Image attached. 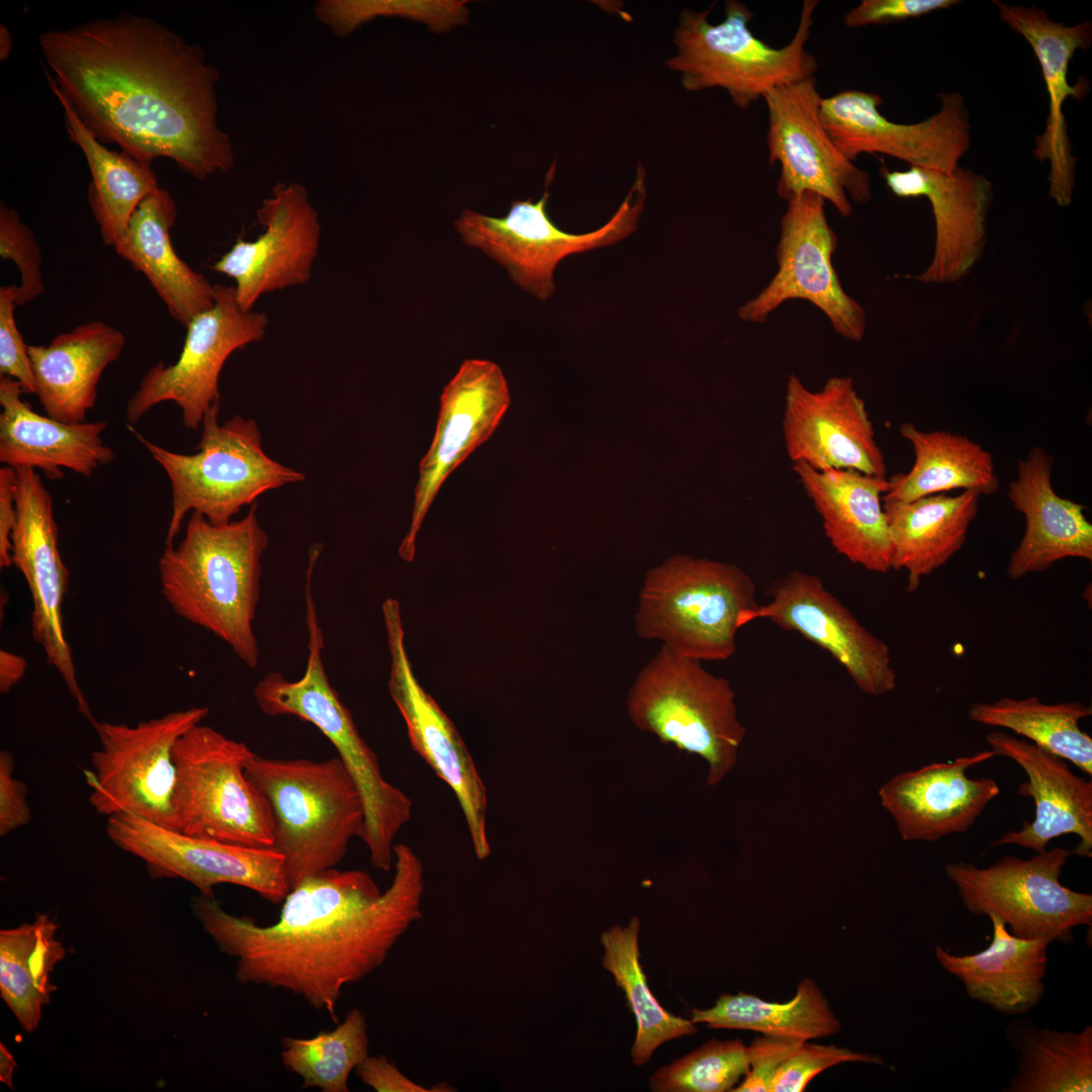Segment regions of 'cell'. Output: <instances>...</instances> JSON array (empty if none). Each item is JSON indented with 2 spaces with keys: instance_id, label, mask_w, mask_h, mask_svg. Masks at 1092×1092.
Here are the masks:
<instances>
[{
  "instance_id": "obj_47",
  "label": "cell",
  "mask_w": 1092,
  "mask_h": 1092,
  "mask_svg": "<svg viewBox=\"0 0 1092 1092\" xmlns=\"http://www.w3.org/2000/svg\"><path fill=\"white\" fill-rule=\"evenodd\" d=\"M851 1062L883 1065V1060L876 1055L803 1041L778 1071L770 1092L804 1091L809 1082L826 1069Z\"/></svg>"
},
{
  "instance_id": "obj_52",
  "label": "cell",
  "mask_w": 1092,
  "mask_h": 1092,
  "mask_svg": "<svg viewBox=\"0 0 1092 1092\" xmlns=\"http://www.w3.org/2000/svg\"><path fill=\"white\" fill-rule=\"evenodd\" d=\"M355 1070L361 1082L377 1092H442L438 1089L442 1083L434 1089L426 1088L406 1077L384 1055H369Z\"/></svg>"
},
{
  "instance_id": "obj_23",
  "label": "cell",
  "mask_w": 1092,
  "mask_h": 1092,
  "mask_svg": "<svg viewBox=\"0 0 1092 1092\" xmlns=\"http://www.w3.org/2000/svg\"><path fill=\"white\" fill-rule=\"evenodd\" d=\"M511 396L502 369L487 360H465L444 387L429 450L420 463L410 529L398 554L414 560L422 523L448 475L495 431Z\"/></svg>"
},
{
  "instance_id": "obj_42",
  "label": "cell",
  "mask_w": 1092,
  "mask_h": 1092,
  "mask_svg": "<svg viewBox=\"0 0 1092 1092\" xmlns=\"http://www.w3.org/2000/svg\"><path fill=\"white\" fill-rule=\"evenodd\" d=\"M639 929L640 921L633 917L625 927L613 926L601 936L605 950L603 967L623 990L636 1018L637 1031L631 1050L636 1066L647 1063L663 1042L698 1031L695 1023L666 1011L652 995L640 965Z\"/></svg>"
},
{
  "instance_id": "obj_18",
  "label": "cell",
  "mask_w": 1092,
  "mask_h": 1092,
  "mask_svg": "<svg viewBox=\"0 0 1092 1092\" xmlns=\"http://www.w3.org/2000/svg\"><path fill=\"white\" fill-rule=\"evenodd\" d=\"M940 108L914 123L891 121L880 112L883 98L861 90L822 97L820 120L840 153L854 162L883 154L940 172H951L971 145L970 112L959 92L939 93Z\"/></svg>"
},
{
  "instance_id": "obj_46",
  "label": "cell",
  "mask_w": 1092,
  "mask_h": 1092,
  "mask_svg": "<svg viewBox=\"0 0 1092 1092\" xmlns=\"http://www.w3.org/2000/svg\"><path fill=\"white\" fill-rule=\"evenodd\" d=\"M0 256L2 260H12L20 272L16 306L30 302L44 292L37 240L18 211L3 201L0 203Z\"/></svg>"
},
{
  "instance_id": "obj_43",
  "label": "cell",
  "mask_w": 1092,
  "mask_h": 1092,
  "mask_svg": "<svg viewBox=\"0 0 1092 1092\" xmlns=\"http://www.w3.org/2000/svg\"><path fill=\"white\" fill-rule=\"evenodd\" d=\"M281 1043L282 1063L300 1077L302 1088L348 1092L350 1073L369 1056L366 1015L352 1009L333 1030L309 1038L283 1037Z\"/></svg>"
},
{
  "instance_id": "obj_29",
  "label": "cell",
  "mask_w": 1092,
  "mask_h": 1092,
  "mask_svg": "<svg viewBox=\"0 0 1092 1092\" xmlns=\"http://www.w3.org/2000/svg\"><path fill=\"white\" fill-rule=\"evenodd\" d=\"M1054 458L1033 447L1017 466L1008 497L1025 518V531L1012 552L1007 575L1012 579L1050 569L1066 558L1092 560V525L1085 507L1060 496L1052 485Z\"/></svg>"
},
{
  "instance_id": "obj_54",
  "label": "cell",
  "mask_w": 1092,
  "mask_h": 1092,
  "mask_svg": "<svg viewBox=\"0 0 1092 1092\" xmlns=\"http://www.w3.org/2000/svg\"><path fill=\"white\" fill-rule=\"evenodd\" d=\"M26 660L6 650L0 651V692L6 694L18 684L25 674Z\"/></svg>"
},
{
  "instance_id": "obj_25",
  "label": "cell",
  "mask_w": 1092,
  "mask_h": 1092,
  "mask_svg": "<svg viewBox=\"0 0 1092 1092\" xmlns=\"http://www.w3.org/2000/svg\"><path fill=\"white\" fill-rule=\"evenodd\" d=\"M881 175L898 197H926L935 223L932 261L915 279L924 283H954L967 276L981 259L986 246L987 216L993 186L984 175L960 165L951 172L910 166Z\"/></svg>"
},
{
  "instance_id": "obj_56",
  "label": "cell",
  "mask_w": 1092,
  "mask_h": 1092,
  "mask_svg": "<svg viewBox=\"0 0 1092 1092\" xmlns=\"http://www.w3.org/2000/svg\"><path fill=\"white\" fill-rule=\"evenodd\" d=\"M13 48V40L8 27L4 24L0 25V62H4L8 59Z\"/></svg>"
},
{
  "instance_id": "obj_38",
  "label": "cell",
  "mask_w": 1092,
  "mask_h": 1092,
  "mask_svg": "<svg viewBox=\"0 0 1092 1092\" xmlns=\"http://www.w3.org/2000/svg\"><path fill=\"white\" fill-rule=\"evenodd\" d=\"M1017 1054L1005 1092H1091L1092 1026L1078 1031L1038 1027L1018 1017L1005 1029Z\"/></svg>"
},
{
  "instance_id": "obj_40",
  "label": "cell",
  "mask_w": 1092,
  "mask_h": 1092,
  "mask_svg": "<svg viewBox=\"0 0 1092 1092\" xmlns=\"http://www.w3.org/2000/svg\"><path fill=\"white\" fill-rule=\"evenodd\" d=\"M690 1020L706 1023L711 1028L752 1030L802 1041L840 1030V1022L826 997L810 978L798 984L796 995L789 1002H766L741 992L725 994L711 1008L693 1009Z\"/></svg>"
},
{
  "instance_id": "obj_2",
  "label": "cell",
  "mask_w": 1092,
  "mask_h": 1092,
  "mask_svg": "<svg viewBox=\"0 0 1092 1092\" xmlns=\"http://www.w3.org/2000/svg\"><path fill=\"white\" fill-rule=\"evenodd\" d=\"M392 868L383 892L362 870L334 868L305 878L270 925L225 911L214 897L199 895L192 909L218 949L235 959L240 984L283 989L338 1022L344 987L378 969L422 917V860L398 843Z\"/></svg>"
},
{
  "instance_id": "obj_39",
  "label": "cell",
  "mask_w": 1092,
  "mask_h": 1092,
  "mask_svg": "<svg viewBox=\"0 0 1092 1092\" xmlns=\"http://www.w3.org/2000/svg\"><path fill=\"white\" fill-rule=\"evenodd\" d=\"M58 923L37 913L29 923L0 931V995L25 1032L41 1019L57 987L52 973L66 956Z\"/></svg>"
},
{
  "instance_id": "obj_33",
  "label": "cell",
  "mask_w": 1092,
  "mask_h": 1092,
  "mask_svg": "<svg viewBox=\"0 0 1092 1092\" xmlns=\"http://www.w3.org/2000/svg\"><path fill=\"white\" fill-rule=\"evenodd\" d=\"M988 917L992 922V940L986 948L957 956L936 945L935 959L943 970L961 981L972 1000L1005 1015L1021 1016L1033 1009L1045 992L1051 943L1015 936L1001 918Z\"/></svg>"
},
{
  "instance_id": "obj_36",
  "label": "cell",
  "mask_w": 1092,
  "mask_h": 1092,
  "mask_svg": "<svg viewBox=\"0 0 1092 1092\" xmlns=\"http://www.w3.org/2000/svg\"><path fill=\"white\" fill-rule=\"evenodd\" d=\"M899 432L912 446L914 463L907 473L890 478L882 499L911 502L952 489L990 495L999 487L992 454L969 437L934 430L924 432L903 423Z\"/></svg>"
},
{
  "instance_id": "obj_11",
  "label": "cell",
  "mask_w": 1092,
  "mask_h": 1092,
  "mask_svg": "<svg viewBox=\"0 0 1092 1092\" xmlns=\"http://www.w3.org/2000/svg\"><path fill=\"white\" fill-rule=\"evenodd\" d=\"M554 173L555 162L547 172L545 191L537 202L531 198L514 200L503 217L464 209L455 221L467 245L497 261L516 284L541 299L554 292V270L563 258L616 244L631 235L637 229L647 194L646 171L639 163L632 187L610 220L596 231L570 234L557 228L546 211Z\"/></svg>"
},
{
  "instance_id": "obj_13",
  "label": "cell",
  "mask_w": 1092,
  "mask_h": 1092,
  "mask_svg": "<svg viewBox=\"0 0 1092 1092\" xmlns=\"http://www.w3.org/2000/svg\"><path fill=\"white\" fill-rule=\"evenodd\" d=\"M208 713L207 707H192L134 726L94 719L100 747L91 753L92 769L85 771L94 810L107 817L135 815L174 829V746Z\"/></svg>"
},
{
  "instance_id": "obj_19",
  "label": "cell",
  "mask_w": 1092,
  "mask_h": 1092,
  "mask_svg": "<svg viewBox=\"0 0 1092 1092\" xmlns=\"http://www.w3.org/2000/svg\"><path fill=\"white\" fill-rule=\"evenodd\" d=\"M390 653L388 691L402 716L413 749L453 791L478 860L490 852L487 793L475 762L453 722L416 678L404 647L399 603L381 606Z\"/></svg>"
},
{
  "instance_id": "obj_6",
  "label": "cell",
  "mask_w": 1092,
  "mask_h": 1092,
  "mask_svg": "<svg viewBox=\"0 0 1092 1092\" xmlns=\"http://www.w3.org/2000/svg\"><path fill=\"white\" fill-rule=\"evenodd\" d=\"M219 407L216 403L205 414L201 439L192 454L165 449L127 425L171 483L172 513L165 545L174 544L189 512L213 525H224L263 493L305 479L303 473L265 453L253 419L235 416L219 424Z\"/></svg>"
},
{
  "instance_id": "obj_30",
  "label": "cell",
  "mask_w": 1092,
  "mask_h": 1092,
  "mask_svg": "<svg viewBox=\"0 0 1092 1092\" xmlns=\"http://www.w3.org/2000/svg\"><path fill=\"white\" fill-rule=\"evenodd\" d=\"M793 469L835 551L869 571L888 573L892 545L882 500L889 489L887 476L815 469L803 462L794 463Z\"/></svg>"
},
{
  "instance_id": "obj_51",
  "label": "cell",
  "mask_w": 1092,
  "mask_h": 1092,
  "mask_svg": "<svg viewBox=\"0 0 1092 1092\" xmlns=\"http://www.w3.org/2000/svg\"><path fill=\"white\" fill-rule=\"evenodd\" d=\"M26 785L14 777L13 754L0 752V835L25 826L31 820Z\"/></svg>"
},
{
  "instance_id": "obj_34",
  "label": "cell",
  "mask_w": 1092,
  "mask_h": 1092,
  "mask_svg": "<svg viewBox=\"0 0 1092 1092\" xmlns=\"http://www.w3.org/2000/svg\"><path fill=\"white\" fill-rule=\"evenodd\" d=\"M177 214L171 194L157 189L138 206L114 249L147 277L171 316L186 328L195 315L213 305L214 285L176 254L170 231Z\"/></svg>"
},
{
  "instance_id": "obj_1",
  "label": "cell",
  "mask_w": 1092,
  "mask_h": 1092,
  "mask_svg": "<svg viewBox=\"0 0 1092 1092\" xmlns=\"http://www.w3.org/2000/svg\"><path fill=\"white\" fill-rule=\"evenodd\" d=\"M38 42L52 92L102 144L149 165L170 159L198 180L234 168L220 75L199 46L128 12L47 30Z\"/></svg>"
},
{
  "instance_id": "obj_8",
  "label": "cell",
  "mask_w": 1092,
  "mask_h": 1092,
  "mask_svg": "<svg viewBox=\"0 0 1092 1092\" xmlns=\"http://www.w3.org/2000/svg\"><path fill=\"white\" fill-rule=\"evenodd\" d=\"M627 713L638 729L705 760L710 787L737 763L746 729L735 693L728 679L710 673L699 660L662 645L632 684Z\"/></svg>"
},
{
  "instance_id": "obj_26",
  "label": "cell",
  "mask_w": 1092,
  "mask_h": 1092,
  "mask_svg": "<svg viewBox=\"0 0 1092 1092\" xmlns=\"http://www.w3.org/2000/svg\"><path fill=\"white\" fill-rule=\"evenodd\" d=\"M994 3L1001 20L1028 42L1040 66L1049 96V113L1044 130L1035 138L1033 155L1039 162L1050 163V196L1059 206L1066 207L1073 199L1076 158L1063 106L1068 97L1082 100L1089 92L1088 80L1081 77L1071 85L1068 71L1075 53L1091 46L1092 23L1086 20L1065 25L1036 6Z\"/></svg>"
},
{
  "instance_id": "obj_50",
  "label": "cell",
  "mask_w": 1092,
  "mask_h": 1092,
  "mask_svg": "<svg viewBox=\"0 0 1092 1092\" xmlns=\"http://www.w3.org/2000/svg\"><path fill=\"white\" fill-rule=\"evenodd\" d=\"M958 0H862L847 11L843 23L849 28L889 24L948 9Z\"/></svg>"
},
{
  "instance_id": "obj_41",
  "label": "cell",
  "mask_w": 1092,
  "mask_h": 1092,
  "mask_svg": "<svg viewBox=\"0 0 1092 1092\" xmlns=\"http://www.w3.org/2000/svg\"><path fill=\"white\" fill-rule=\"evenodd\" d=\"M968 715L976 723L1012 730L1092 776V738L1079 726L1092 715L1090 705L1003 697L993 703L973 704Z\"/></svg>"
},
{
  "instance_id": "obj_4",
  "label": "cell",
  "mask_w": 1092,
  "mask_h": 1092,
  "mask_svg": "<svg viewBox=\"0 0 1092 1092\" xmlns=\"http://www.w3.org/2000/svg\"><path fill=\"white\" fill-rule=\"evenodd\" d=\"M245 771L271 806L272 848L283 857L290 889L336 868L350 841L362 838L363 801L339 756L271 759L255 753Z\"/></svg>"
},
{
  "instance_id": "obj_10",
  "label": "cell",
  "mask_w": 1092,
  "mask_h": 1092,
  "mask_svg": "<svg viewBox=\"0 0 1092 1092\" xmlns=\"http://www.w3.org/2000/svg\"><path fill=\"white\" fill-rule=\"evenodd\" d=\"M255 752L244 742L202 725L175 743L174 830L220 842L272 848L274 816L267 798L248 779Z\"/></svg>"
},
{
  "instance_id": "obj_5",
  "label": "cell",
  "mask_w": 1092,
  "mask_h": 1092,
  "mask_svg": "<svg viewBox=\"0 0 1092 1092\" xmlns=\"http://www.w3.org/2000/svg\"><path fill=\"white\" fill-rule=\"evenodd\" d=\"M818 0H805L790 42L774 48L752 33L751 10L741 1L725 2L724 19L712 24L707 10L686 9L673 31L674 56L665 65L680 74L685 90L724 89L733 104L747 109L771 89L814 76L819 65L806 49Z\"/></svg>"
},
{
  "instance_id": "obj_31",
  "label": "cell",
  "mask_w": 1092,
  "mask_h": 1092,
  "mask_svg": "<svg viewBox=\"0 0 1092 1092\" xmlns=\"http://www.w3.org/2000/svg\"><path fill=\"white\" fill-rule=\"evenodd\" d=\"M20 383L0 376V462L14 469H39L50 480L63 469L91 477L111 463L114 451L102 434L107 422L69 424L35 413L21 398Z\"/></svg>"
},
{
  "instance_id": "obj_22",
  "label": "cell",
  "mask_w": 1092,
  "mask_h": 1092,
  "mask_svg": "<svg viewBox=\"0 0 1092 1092\" xmlns=\"http://www.w3.org/2000/svg\"><path fill=\"white\" fill-rule=\"evenodd\" d=\"M256 215L263 233L254 241L238 239L211 266L235 280L245 311L263 294L307 283L321 240L318 214L299 183H277Z\"/></svg>"
},
{
  "instance_id": "obj_44",
  "label": "cell",
  "mask_w": 1092,
  "mask_h": 1092,
  "mask_svg": "<svg viewBox=\"0 0 1092 1092\" xmlns=\"http://www.w3.org/2000/svg\"><path fill=\"white\" fill-rule=\"evenodd\" d=\"M749 1070L748 1048L740 1039H711L659 1068L650 1078L655 1092L732 1091Z\"/></svg>"
},
{
  "instance_id": "obj_21",
  "label": "cell",
  "mask_w": 1092,
  "mask_h": 1092,
  "mask_svg": "<svg viewBox=\"0 0 1092 1092\" xmlns=\"http://www.w3.org/2000/svg\"><path fill=\"white\" fill-rule=\"evenodd\" d=\"M770 601L744 611L741 627L769 620L826 650L867 695L880 697L896 688L889 646L866 629L815 574L793 570L768 592Z\"/></svg>"
},
{
  "instance_id": "obj_14",
  "label": "cell",
  "mask_w": 1092,
  "mask_h": 1092,
  "mask_svg": "<svg viewBox=\"0 0 1092 1092\" xmlns=\"http://www.w3.org/2000/svg\"><path fill=\"white\" fill-rule=\"evenodd\" d=\"M267 326L264 312L240 307L235 286L214 285V303L186 327L177 361L158 363L143 377L126 403L127 422L134 425L157 404L173 401L185 428L196 430L209 408L220 403L218 379L228 358L262 340Z\"/></svg>"
},
{
  "instance_id": "obj_7",
  "label": "cell",
  "mask_w": 1092,
  "mask_h": 1092,
  "mask_svg": "<svg viewBox=\"0 0 1092 1092\" xmlns=\"http://www.w3.org/2000/svg\"><path fill=\"white\" fill-rule=\"evenodd\" d=\"M755 593L737 565L675 555L646 573L635 631L691 659L726 660L736 651L742 613L757 605Z\"/></svg>"
},
{
  "instance_id": "obj_53",
  "label": "cell",
  "mask_w": 1092,
  "mask_h": 1092,
  "mask_svg": "<svg viewBox=\"0 0 1092 1092\" xmlns=\"http://www.w3.org/2000/svg\"><path fill=\"white\" fill-rule=\"evenodd\" d=\"M16 470L4 465L0 468V567L12 566V534L16 526Z\"/></svg>"
},
{
  "instance_id": "obj_12",
  "label": "cell",
  "mask_w": 1092,
  "mask_h": 1092,
  "mask_svg": "<svg viewBox=\"0 0 1092 1092\" xmlns=\"http://www.w3.org/2000/svg\"><path fill=\"white\" fill-rule=\"evenodd\" d=\"M1072 854L1053 847L1029 858L1006 855L985 868L962 860L946 863L944 874L970 913L995 915L1021 938L1070 943L1075 927L1092 925V895L1060 882Z\"/></svg>"
},
{
  "instance_id": "obj_35",
  "label": "cell",
  "mask_w": 1092,
  "mask_h": 1092,
  "mask_svg": "<svg viewBox=\"0 0 1092 1092\" xmlns=\"http://www.w3.org/2000/svg\"><path fill=\"white\" fill-rule=\"evenodd\" d=\"M981 494L963 490L911 502L882 499L891 545V569L907 572V590L943 566L964 546L979 511Z\"/></svg>"
},
{
  "instance_id": "obj_24",
  "label": "cell",
  "mask_w": 1092,
  "mask_h": 1092,
  "mask_svg": "<svg viewBox=\"0 0 1092 1092\" xmlns=\"http://www.w3.org/2000/svg\"><path fill=\"white\" fill-rule=\"evenodd\" d=\"M783 436L788 456L815 469L886 476L873 423L851 377H831L812 391L795 374L786 384Z\"/></svg>"
},
{
  "instance_id": "obj_16",
  "label": "cell",
  "mask_w": 1092,
  "mask_h": 1092,
  "mask_svg": "<svg viewBox=\"0 0 1092 1092\" xmlns=\"http://www.w3.org/2000/svg\"><path fill=\"white\" fill-rule=\"evenodd\" d=\"M824 205L825 200L810 191L788 200L776 251L779 269L755 297L738 308L740 318L761 324L786 300L805 299L826 314L840 336L861 341L866 311L843 290L832 265L838 240Z\"/></svg>"
},
{
  "instance_id": "obj_15",
  "label": "cell",
  "mask_w": 1092,
  "mask_h": 1092,
  "mask_svg": "<svg viewBox=\"0 0 1092 1092\" xmlns=\"http://www.w3.org/2000/svg\"><path fill=\"white\" fill-rule=\"evenodd\" d=\"M763 99L768 161L781 167L777 193L782 199L814 192L845 217L852 212L850 200H871L870 173L840 153L820 120L822 96L815 76L778 86Z\"/></svg>"
},
{
  "instance_id": "obj_27",
  "label": "cell",
  "mask_w": 1092,
  "mask_h": 1092,
  "mask_svg": "<svg viewBox=\"0 0 1092 1092\" xmlns=\"http://www.w3.org/2000/svg\"><path fill=\"white\" fill-rule=\"evenodd\" d=\"M994 756L991 749L983 750L901 771L888 780L878 795L900 837L933 842L967 831L1000 794L996 781L971 779L967 771Z\"/></svg>"
},
{
  "instance_id": "obj_49",
  "label": "cell",
  "mask_w": 1092,
  "mask_h": 1092,
  "mask_svg": "<svg viewBox=\"0 0 1092 1092\" xmlns=\"http://www.w3.org/2000/svg\"><path fill=\"white\" fill-rule=\"evenodd\" d=\"M803 1042L791 1038L763 1035L755 1037L748 1048L749 1070L734 1092H770L778 1071Z\"/></svg>"
},
{
  "instance_id": "obj_32",
  "label": "cell",
  "mask_w": 1092,
  "mask_h": 1092,
  "mask_svg": "<svg viewBox=\"0 0 1092 1092\" xmlns=\"http://www.w3.org/2000/svg\"><path fill=\"white\" fill-rule=\"evenodd\" d=\"M124 345L120 331L98 321L61 334L47 346L28 345L34 394L47 415L69 424L86 422L100 377Z\"/></svg>"
},
{
  "instance_id": "obj_20",
  "label": "cell",
  "mask_w": 1092,
  "mask_h": 1092,
  "mask_svg": "<svg viewBox=\"0 0 1092 1092\" xmlns=\"http://www.w3.org/2000/svg\"><path fill=\"white\" fill-rule=\"evenodd\" d=\"M17 521L11 560L23 575L32 599L31 633L47 661L63 678L78 712L95 718L78 682L63 622L70 574L60 550L52 496L33 469H15Z\"/></svg>"
},
{
  "instance_id": "obj_28",
  "label": "cell",
  "mask_w": 1092,
  "mask_h": 1092,
  "mask_svg": "<svg viewBox=\"0 0 1092 1092\" xmlns=\"http://www.w3.org/2000/svg\"><path fill=\"white\" fill-rule=\"evenodd\" d=\"M986 740L995 755L1016 762L1028 781L1019 785L1018 794L1029 797L1035 805L1032 822L1024 821L1017 831L1003 834L991 846L1016 844L1034 852L1046 850L1054 838L1075 834L1079 842L1073 853L1092 856V781L1076 776L1066 759L1003 731L987 734Z\"/></svg>"
},
{
  "instance_id": "obj_55",
  "label": "cell",
  "mask_w": 1092,
  "mask_h": 1092,
  "mask_svg": "<svg viewBox=\"0 0 1092 1092\" xmlns=\"http://www.w3.org/2000/svg\"><path fill=\"white\" fill-rule=\"evenodd\" d=\"M16 1063L13 1056L3 1043H0V1081L13 1089V1073Z\"/></svg>"
},
{
  "instance_id": "obj_45",
  "label": "cell",
  "mask_w": 1092,
  "mask_h": 1092,
  "mask_svg": "<svg viewBox=\"0 0 1092 1092\" xmlns=\"http://www.w3.org/2000/svg\"><path fill=\"white\" fill-rule=\"evenodd\" d=\"M465 1L321 0L317 20L338 36H347L379 16L419 19L435 31H446L467 19Z\"/></svg>"
},
{
  "instance_id": "obj_3",
  "label": "cell",
  "mask_w": 1092,
  "mask_h": 1092,
  "mask_svg": "<svg viewBox=\"0 0 1092 1092\" xmlns=\"http://www.w3.org/2000/svg\"><path fill=\"white\" fill-rule=\"evenodd\" d=\"M268 543L256 503L224 525L192 512L183 539L166 545L158 561L161 594L174 613L223 641L250 668L259 663L253 622Z\"/></svg>"
},
{
  "instance_id": "obj_48",
  "label": "cell",
  "mask_w": 1092,
  "mask_h": 1092,
  "mask_svg": "<svg viewBox=\"0 0 1092 1092\" xmlns=\"http://www.w3.org/2000/svg\"><path fill=\"white\" fill-rule=\"evenodd\" d=\"M17 285L0 287V376L17 380L23 392L34 393V379L27 347L16 326Z\"/></svg>"
},
{
  "instance_id": "obj_37",
  "label": "cell",
  "mask_w": 1092,
  "mask_h": 1092,
  "mask_svg": "<svg viewBox=\"0 0 1092 1092\" xmlns=\"http://www.w3.org/2000/svg\"><path fill=\"white\" fill-rule=\"evenodd\" d=\"M57 99L64 110L68 136L83 153L91 173L88 202L102 241L114 248L124 237L141 202L160 188L157 175L152 165L106 148L65 100Z\"/></svg>"
},
{
  "instance_id": "obj_9",
  "label": "cell",
  "mask_w": 1092,
  "mask_h": 1092,
  "mask_svg": "<svg viewBox=\"0 0 1092 1092\" xmlns=\"http://www.w3.org/2000/svg\"><path fill=\"white\" fill-rule=\"evenodd\" d=\"M324 646L308 645L303 675L289 680L271 671L259 680L255 700L271 717L294 716L315 726L337 749L361 795L365 826L362 840L371 864L383 872L393 866L394 839L411 820L412 800L382 776L375 752L361 737L349 709L333 689L323 661Z\"/></svg>"
},
{
  "instance_id": "obj_17",
  "label": "cell",
  "mask_w": 1092,
  "mask_h": 1092,
  "mask_svg": "<svg viewBox=\"0 0 1092 1092\" xmlns=\"http://www.w3.org/2000/svg\"><path fill=\"white\" fill-rule=\"evenodd\" d=\"M108 838L143 860L156 879H182L200 895L214 897V888L231 884L280 903L290 888L283 857L273 848H257L187 835L142 817L107 818Z\"/></svg>"
}]
</instances>
